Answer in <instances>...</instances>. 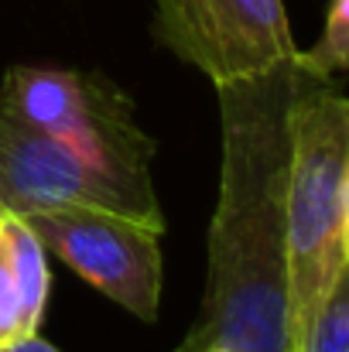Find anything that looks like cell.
Segmentation results:
<instances>
[{
    "instance_id": "obj_1",
    "label": "cell",
    "mask_w": 349,
    "mask_h": 352,
    "mask_svg": "<svg viewBox=\"0 0 349 352\" xmlns=\"http://www.w3.org/2000/svg\"><path fill=\"white\" fill-rule=\"evenodd\" d=\"M298 65L216 86L220 195L209 226V280L195 346L288 352V154Z\"/></svg>"
},
{
    "instance_id": "obj_2",
    "label": "cell",
    "mask_w": 349,
    "mask_h": 352,
    "mask_svg": "<svg viewBox=\"0 0 349 352\" xmlns=\"http://www.w3.org/2000/svg\"><path fill=\"white\" fill-rule=\"evenodd\" d=\"M288 126V352H295L346 267L349 96L332 79L298 69Z\"/></svg>"
},
{
    "instance_id": "obj_3",
    "label": "cell",
    "mask_w": 349,
    "mask_h": 352,
    "mask_svg": "<svg viewBox=\"0 0 349 352\" xmlns=\"http://www.w3.org/2000/svg\"><path fill=\"white\" fill-rule=\"evenodd\" d=\"M0 110L59 137L110 171L151 182L158 144L137 123L134 100L100 72L14 65L0 82Z\"/></svg>"
},
{
    "instance_id": "obj_4",
    "label": "cell",
    "mask_w": 349,
    "mask_h": 352,
    "mask_svg": "<svg viewBox=\"0 0 349 352\" xmlns=\"http://www.w3.org/2000/svg\"><path fill=\"white\" fill-rule=\"evenodd\" d=\"M24 219L52 256H59L114 305L140 322L158 318L165 284V226L96 206L34 209L24 212Z\"/></svg>"
},
{
    "instance_id": "obj_5",
    "label": "cell",
    "mask_w": 349,
    "mask_h": 352,
    "mask_svg": "<svg viewBox=\"0 0 349 352\" xmlns=\"http://www.w3.org/2000/svg\"><path fill=\"white\" fill-rule=\"evenodd\" d=\"M154 38L213 86L295 62L284 0H151Z\"/></svg>"
},
{
    "instance_id": "obj_6",
    "label": "cell",
    "mask_w": 349,
    "mask_h": 352,
    "mask_svg": "<svg viewBox=\"0 0 349 352\" xmlns=\"http://www.w3.org/2000/svg\"><path fill=\"white\" fill-rule=\"evenodd\" d=\"M0 206L14 212L55 206L114 209L165 226L154 182L110 171L59 137L34 130L0 110Z\"/></svg>"
},
{
    "instance_id": "obj_7",
    "label": "cell",
    "mask_w": 349,
    "mask_h": 352,
    "mask_svg": "<svg viewBox=\"0 0 349 352\" xmlns=\"http://www.w3.org/2000/svg\"><path fill=\"white\" fill-rule=\"evenodd\" d=\"M48 250L31 223L0 206V346L38 336L48 308Z\"/></svg>"
},
{
    "instance_id": "obj_8",
    "label": "cell",
    "mask_w": 349,
    "mask_h": 352,
    "mask_svg": "<svg viewBox=\"0 0 349 352\" xmlns=\"http://www.w3.org/2000/svg\"><path fill=\"white\" fill-rule=\"evenodd\" d=\"M295 65L319 79H336L339 72H349V0H329L319 41L312 48H298Z\"/></svg>"
},
{
    "instance_id": "obj_9",
    "label": "cell",
    "mask_w": 349,
    "mask_h": 352,
    "mask_svg": "<svg viewBox=\"0 0 349 352\" xmlns=\"http://www.w3.org/2000/svg\"><path fill=\"white\" fill-rule=\"evenodd\" d=\"M295 352H349V267L339 270Z\"/></svg>"
},
{
    "instance_id": "obj_10",
    "label": "cell",
    "mask_w": 349,
    "mask_h": 352,
    "mask_svg": "<svg viewBox=\"0 0 349 352\" xmlns=\"http://www.w3.org/2000/svg\"><path fill=\"white\" fill-rule=\"evenodd\" d=\"M0 352H62V349H55L52 342H45V339H38V336H31V339H21V342L0 346Z\"/></svg>"
},
{
    "instance_id": "obj_11",
    "label": "cell",
    "mask_w": 349,
    "mask_h": 352,
    "mask_svg": "<svg viewBox=\"0 0 349 352\" xmlns=\"http://www.w3.org/2000/svg\"><path fill=\"white\" fill-rule=\"evenodd\" d=\"M175 352H226V349H216V346H195V342H189V339H185Z\"/></svg>"
},
{
    "instance_id": "obj_12",
    "label": "cell",
    "mask_w": 349,
    "mask_h": 352,
    "mask_svg": "<svg viewBox=\"0 0 349 352\" xmlns=\"http://www.w3.org/2000/svg\"><path fill=\"white\" fill-rule=\"evenodd\" d=\"M346 267H349V188H346Z\"/></svg>"
}]
</instances>
